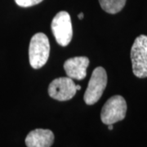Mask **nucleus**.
Masks as SVG:
<instances>
[{
	"label": "nucleus",
	"mask_w": 147,
	"mask_h": 147,
	"mask_svg": "<svg viewBox=\"0 0 147 147\" xmlns=\"http://www.w3.org/2000/svg\"><path fill=\"white\" fill-rule=\"evenodd\" d=\"M50 53V43L47 35L37 33L30 39L29 47L30 64L33 69H40L47 63Z\"/></svg>",
	"instance_id": "nucleus-1"
},
{
	"label": "nucleus",
	"mask_w": 147,
	"mask_h": 147,
	"mask_svg": "<svg viewBox=\"0 0 147 147\" xmlns=\"http://www.w3.org/2000/svg\"><path fill=\"white\" fill-rule=\"evenodd\" d=\"M132 72L137 78H147V36L141 34L131 48Z\"/></svg>",
	"instance_id": "nucleus-2"
},
{
	"label": "nucleus",
	"mask_w": 147,
	"mask_h": 147,
	"mask_svg": "<svg viewBox=\"0 0 147 147\" xmlns=\"http://www.w3.org/2000/svg\"><path fill=\"white\" fill-rule=\"evenodd\" d=\"M107 85V74L101 66L94 69L90 78L84 99L87 105H94L100 100Z\"/></svg>",
	"instance_id": "nucleus-3"
},
{
	"label": "nucleus",
	"mask_w": 147,
	"mask_h": 147,
	"mask_svg": "<svg viewBox=\"0 0 147 147\" xmlns=\"http://www.w3.org/2000/svg\"><path fill=\"white\" fill-rule=\"evenodd\" d=\"M127 113V103L125 99L119 95L111 96L103 105L100 119L106 125L114 124L123 120Z\"/></svg>",
	"instance_id": "nucleus-4"
},
{
	"label": "nucleus",
	"mask_w": 147,
	"mask_h": 147,
	"mask_svg": "<svg viewBox=\"0 0 147 147\" xmlns=\"http://www.w3.org/2000/svg\"><path fill=\"white\" fill-rule=\"evenodd\" d=\"M52 31L59 45L66 47L73 37V28L70 16L67 11H59L52 21Z\"/></svg>",
	"instance_id": "nucleus-5"
},
{
	"label": "nucleus",
	"mask_w": 147,
	"mask_h": 147,
	"mask_svg": "<svg viewBox=\"0 0 147 147\" xmlns=\"http://www.w3.org/2000/svg\"><path fill=\"white\" fill-rule=\"evenodd\" d=\"M76 84L69 77H61L53 80L48 87V94L54 100L65 101L76 94Z\"/></svg>",
	"instance_id": "nucleus-6"
},
{
	"label": "nucleus",
	"mask_w": 147,
	"mask_h": 147,
	"mask_svg": "<svg viewBox=\"0 0 147 147\" xmlns=\"http://www.w3.org/2000/svg\"><path fill=\"white\" fill-rule=\"evenodd\" d=\"M88 65L89 59L87 57H74L65 61L64 63V69L69 78L82 80L87 75Z\"/></svg>",
	"instance_id": "nucleus-7"
},
{
	"label": "nucleus",
	"mask_w": 147,
	"mask_h": 147,
	"mask_svg": "<svg viewBox=\"0 0 147 147\" xmlns=\"http://www.w3.org/2000/svg\"><path fill=\"white\" fill-rule=\"evenodd\" d=\"M53 142L54 134L49 129H34L30 131L26 138L27 147H51Z\"/></svg>",
	"instance_id": "nucleus-8"
},
{
	"label": "nucleus",
	"mask_w": 147,
	"mask_h": 147,
	"mask_svg": "<svg viewBox=\"0 0 147 147\" xmlns=\"http://www.w3.org/2000/svg\"><path fill=\"white\" fill-rule=\"evenodd\" d=\"M127 0H99V3L103 10L110 14L119 12L126 4Z\"/></svg>",
	"instance_id": "nucleus-9"
},
{
	"label": "nucleus",
	"mask_w": 147,
	"mask_h": 147,
	"mask_svg": "<svg viewBox=\"0 0 147 147\" xmlns=\"http://www.w3.org/2000/svg\"><path fill=\"white\" fill-rule=\"evenodd\" d=\"M43 0H15L16 3L22 7H29L40 3Z\"/></svg>",
	"instance_id": "nucleus-10"
},
{
	"label": "nucleus",
	"mask_w": 147,
	"mask_h": 147,
	"mask_svg": "<svg viewBox=\"0 0 147 147\" xmlns=\"http://www.w3.org/2000/svg\"><path fill=\"white\" fill-rule=\"evenodd\" d=\"M78 18L80 19V20H83V19H84V13L81 12L80 14H79V15H78Z\"/></svg>",
	"instance_id": "nucleus-11"
},
{
	"label": "nucleus",
	"mask_w": 147,
	"mask_h": 147,
	"mask_svg": "<svg viewBox=\"0 0 147 147\" xmlns=\"http://www.w3.org/2000/svg\"><path fill=\"white\" fill-rule=\"evenodd\" d=\"M108 128H109V130H113V124L108 125Z\"/></svg>",
	"instance_id": "nucleus-12"
},
{
	"label": "nucleus",
	"mask_w": 147,
	"mask_h": 147,
	"mask_svg": "<svg viewBox=\"0 0 147 147\" xmlns=\"http://www.w3.org/2000/svg\"><path fill=\"white\" fill-rule=\"evenodd\" d=\"M76 89H77V91L81 89V86L80 85H76Z\"/></svg>",
	"instance_id": "nucleus-13"
}]
</instances>
